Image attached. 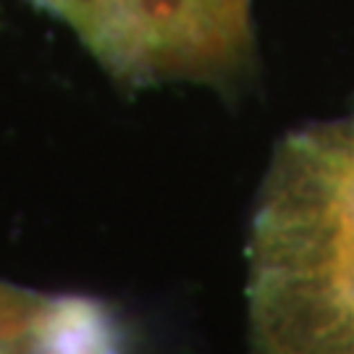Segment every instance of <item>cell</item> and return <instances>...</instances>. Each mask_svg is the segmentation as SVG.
<instances>
[{
    "label": "cell",
    "mask_w": 354,
    "mask_h": 354,
    "mask_svg": "<svg viewBox=\"0 0 354 354\" xmlns=\"http://www.w3.org/2000/svg\"><path fill=\"white\" fill-rule=\"evenodd\" d=\"M247 257L254 354H354V118L281 142Z\"/></svg>",
    "instance_id": "6da1fadb"
}]
</instances>
